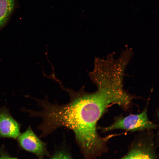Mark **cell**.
I'll list each match as a JSON object with an SVG mask.
<instances>
[{"instance_id": "obj_1", "label": "cell", "mask_w": 159, "mask_h": 159, "mask_svg": "<svg viewBox=\"0 0 159 159\" xmlns=\"http://www.w3.org/2000/svg\"><path fill=\"white\" fill-rule=\"evenodd\" d=\"M59 83L69 97L67 103H53L46 96L44 99L33 98L42 110L27 111L30 117L42 119L38 127L41 132L40 137H45L64 127L73 131L85 158L100 157L107 151V142L112 135L100 136L97 131V123L110 106L117 105L122 109L127 107L128 100L125 92L118 85L106 79L94 81L97 90L93 92H85L84 86L75 91Z\"/></svg>"}, {"instance_id": "obj_2", "label": "cell", "mask_w": 159, "mask_h": 159, "mask_svg": "<svg viewBox=\"0 0 159 159\" xmlns=\"http://www.w3.org/2000/svg\"><path fill=\"white\" fill-rule=\"evenodd\" d=\"M147 110L146 108L139 114H131L125 117H117L110 126L105 127H99V128L103 132L116 129L133 132L156 129L158 126L149 120Z\"/></svg>"}, {"instance_id": "obj_3", "label": "cell", "mask_w": 159, "mask_h": 159, "mask_svg": "<svg viewBox=\"0 0 159 159\" xmlns=\"http://www.w3.org/2000/svg\"><path fill=\"white\" fill-rule=\"evenodd\" d=\"M16 139L21 148L32 153L38 158L43 159L46 156L50 157L47 143L42 140L36 135L30 126L24 132L21 133Z\"/></svg>"}, {"instance_id": "obj_4", "label": "cell", "mask_w": 159, "mask_h": 159, "mask_svg": "<svg viewBox=\"0 0 159 159\" xmlns=\"http://www.w3.org/2000/svg\"><path fill=\"white\" fill-rule=\"evenodd\" d=\"M153 138L152 135L144 137L135 141L124 159H156Z\"/></svg>"}, {"instance_id": "obj_5", "label": "cell", "mask_w": 159, "mask_h": 159, "mask_svg": "<svg viewBox=\"0 0 159 159\" xmlns=\"http://www.w3.org/2000/svg\"><path fill=\"white\" fill-rule=\"evenodd\" d=\"M21 125L11 116L6 106L0 108V138L17 139L21 133Z\"/></svg>"}, {"instance_id": "obj_6", "label": "cell", "mask_w": 159, "mask_h": 159, "mask_svg": "<svg viewBox=\"0 0 159 159\" xmlns=\"http://www.w3.org/2000/svg\"><path fill=\"white\" fill-rule=\"evenodd\" d=\"M14 6V0H0V29L5 25Z\"/></svg>"}, {"instance_id": "obj_7", "label": "cell", "mask_w": 159, "mask_h": 159, "mask_svg": "<svg viewBox=\"0 0 159 159\" xmlns=\"http://www.w3.org/2000/svg\"><path fill=\"white\" fill-rule=\"evenodd\" d=\"M71 155L65 150H59L55 152L53 154L50 155V158H72Z\"/></svg>"}, {"instance_id": "obj_8", "label": "cell", "mask_w": 159, "mask_h": 159, "mask_svg": "<svg viewBox=\"0 0 159 159\" xmlns=\"http://www.w3.org/2000/svg\"><path fill=\"white\" fill-rule=\"evenodd\" d=\"M11 157L7 153L5 152L4 149L1 148L0 149V158H16Z\"/></svg>"}]
</instances>
